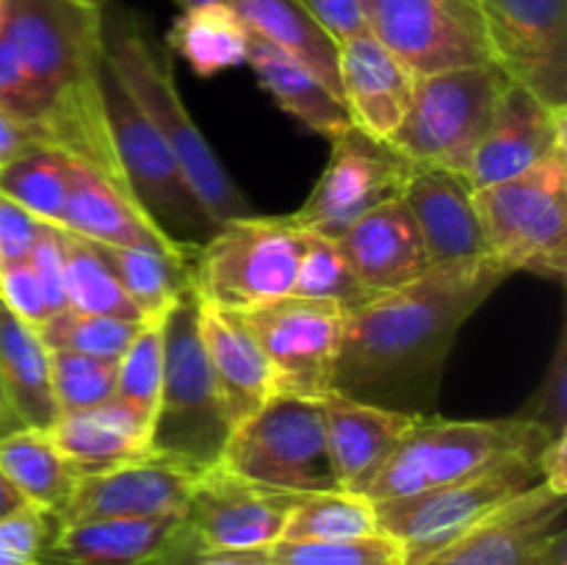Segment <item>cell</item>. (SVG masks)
Segmentation results:
<instances>
[{"label":"cell","instance_id":"obj_54","mask_svg":"<svg viewBox=\"0 0 567 565\" xmlns=\"http://www.w3.org/2000/svg\"><path fill=\"white\" fill-rule=\"evenodd\" d=\"M449 6H454V9H460V11H465V14H471V17H476V20H480V3H476V0H446Z\"/></svg>","mask_w":567,"mask_h":565},{"label":"cell","instance_id":"obj_20","mask_svg":"<svg viewBox=\"0 0 567 565\" xmlns=\"http://www.w3.org/2000/svg\"><path fill=\"white\" fill-rule=\"evenodd\" d=\"M402 199L419 225L430 266H474L496 260L487 247L474 188L465 175L443 166L413 164Z\"/></svg>","mask_w":567,"mask_h":565},{"label":"cell","instance_id":"obj_17","mask_svg":"<svg viewBox=\"0 0 567 565\" xmlns=\"http://www.w3.org/2000/svg\"><path fill=\"white\" fill-rule=\"evenodd\" d=\"M299 496L305 493L247 482L214 465L194 482L181 526L205 548H269L282 537Z\"/></svg>","mask_w":567,"mask_h":565},{"label":"cell","instance_id":"obj_55","mask_svg":"<svg viewBox=\"0 0 567 565\" xmlns=\"http://www.w3.org/2000/svg\"><path fill=\"white\" fill-rule=\"evenodd\" d=\"M183 11L197 9V6H210V3H227V0H175Z\"/></svg>","mask_w":567,"mask_h":565},{"label":"cell","instance_id":"obj_51","mask_svg":"<svg viewBox=\"0 0 567 565\" xmlns=\"http://www.w3.org/2000/svg\"><path fill=\"white\" fill-rule=\"evenodd\" d=\"M567 438H551L540 454L543 482L557 493H567Z\"/></svg>","mask_w":567,"mask_h":565},{"label":"cell","instance_id":"obj_36","mask_svg":"<svg viewBox=\"0 0 567 565\" xmlns=\"http://www.w3.org/2000/svg\"><path fill=\"white\" fill-rule=\"evenodd\" d=\"M380 532L377 504L363 493H305L288 513L280 541H343Z\"/></svg>","mask_w":567,"mask_h":565},{"label":"cell","instance_id":"obj_24","mask_svg":"<svg viewBox=\"0 0 567 565\" xmlns=\"http://www.w3.org/2000/svg\"><path fill=\"white\" fill-rule=\"evenodd\" d=\"M327 443L341 491L363 493L385 460L396 452L410 430L426 415L399 413L358 399L330 393L324 397Z\"/></svg>","mask_w":567,"mask_h":565},{"label":"cell","instance_id":"obj_29","mask_svg":"<svg viewBox=\"0 0 567 565\" xmlns=\"http://www.w3.org/2000/svg\"><path fill=\"white\" fill-rule=\"evenodd\" d=\"M247 64L277 105L313 133L332 138L352 125L347 103L330 86H324L308 66L255 33H249Z\"/></svg>","mask_w":567,"mask_h":565},{"label":"cell","instance_id":"obj_12","mask_svg":"<svg viewBox=\"0 0 567 565\" xmlns=\"http://www.w3.org/2000/svg\"><path fill=\"white\" fill-rule=\"evenodd\" d=\"M282 397L324 399L332 393L347 310L324 299L288 297L244 310Z\"/></svg>","mask_w":567,"mask_h":565},{"label":"cell","instance_id":"obj_6","mask_svg":"<svg viewBox=\"0 0 567 565\" xmlns=\"http://www.w3.org/2000/svg\"><path fill=\"white\" fill-rule=\"evenodd\" d=\"M487 247L509 271L563 280L567 271V147L474 192Z\"/></svg>","mask_w":567,"mask_h":565},{"label":"cell","instance_id":"obj_46","mask_svg":"<svg viewBox=\"0 0 567 565\" xmlns=\"http://www.w3.org/2000/svg\"><path fill=\"white\" fill-rule=\"evenodd\" d=\"M0 299L17 319L31 325L33 330H39L53 316L42 282H39L37 271L31 269L28 260L0 269Z\"/></svg>","mask_w":567,"mask_h":565},{"label":"cell","instance_id":"obj_37","mask_svg":"<svg viewBox=\"0 0 567 565\" xmlns=\"http://www.w3.org/2000/svg\"><path fill=\"white\" fill-rule=\"evenodd\" d=\"M291 294L293 297L336 302L347 314L374 297V294L360 286V280L354 277L349 260L343 258L336 238L316 236V233H308L305 255L299 260Z\"/></svg>","mask_w":567,"mask_h":565},{"label":"cell","instance_id":"obj_41","mask_svg":"<svg viewBox=\"0 0 567 565\" xmlns=\"http://www.w3.org/2000/svg\"><path fill=\"white\" fill-rule=\"evenodd\" d=\"M164 377V316L144 319L116 360V399L136 404L155 415Z\"/></svg>","mask_w":567,"mask_h":565},{"label":"cell","instance_id":"obj_56","mask_svg":"<svg viewBox=\"0 0 567 565\" xmlns=\"http://www.w3.org/2000/svg\"><path fill=\"white\" fill-rule=\"evenodd\" d=\"M83 3H89V6H97V9H103V6L109 3V0H83Z\"/></svg>","mask_w":567,"mask_h":565},{"label":"cell","instance_id":"obj_48","mask_svg":"<svg viewBox=\"0 0 567 565\" xmlns=\"http://www.w3.org/2000/svg\"><path fill=\"white\" fill-rule=\"evenodd\" d=\"M42 222L28 214L22 205L0 194V269L11 264L28 260L33 242L39 236Z\"/></svg>","mask_w":567,"mask_h":565},{"label":"cell","instance_id":"obj_53","mask_svg":"<svg viewBox=\"0 0 567 565\" xmlns=\"http://www.w3.org/2000/svg\"><path fill=\"white\" fill-rule=\"evenodd\" d=\"M20 421H17V415L11 413V408H9V402H6V397H3V388H0V438L3 435H9V432H14V430H20Z\"/></svg>","mask_w":567,"mask_h":565},{"label":"cell","instance_id":"obj_40","mask_svg":"<svg viewBox=\"0 0 567 565\" xmlns=\"http://www.w3.org/2000/svg\"><path fill=\"white\" fill-rule=\"evenodd\" d=\"M50 386H53L59 419L83 413L114 399L116 363L66 352V349H50Z\"/></svg>","mask_w":567,"mask_h":565},{"label":"cell","instance_id":"obj_23","mask_svg":"<svg viewBox=\"0 0 567 565\" xmlns=\"http://www.w3.org/2000/svg\"><path fill=\"white\" fill-rule=\"evenodd\" d=\"M338 75L352 125L369 136L391 142L408 114L419 78L371 33L338 44Z\"/></svg>","mask_w":567,"mask_h":565},{"label":"cell","instance_id":"obj_15","mask_svg":"<svg viewBox=\"0 0 567 565\" xmlns=\"http://www.w3.org/2000/svg\"><path fill=\"white\" fill-rule=\"evenodd\" d=\"M371 37L415 78L491 64L482 22L446 0H360Z\"/></svg>","mask_w":567,"mask_h":565},{"label":"cell","instance_id":"obj_10","mask_svg":"<svg viewBox=\"0 0 567 565\" xmlns=\"http://www.w3.org/2000/svg\"><path fill=\"white\" fill-rule=\"evenodd\" d=\"M507 81L493 61L419 78L408 114L388 144L410 164L465 175Z\"/></svg>","mask_w":567,"mask_h":565},{"label":"cell","instance_id":"obj_1","mask_svg":"<svg viewBox=\"0 0 567 565\" xmlns=\"http://www.w3.org/2000/svg\"><path fill=\"white\" fill-rule=\"evenodd\" d=\"M513 271L498 260L432 266L410 286L349 310L332 393L430 415L460 327Z\"/></svg>","mask_w":567,"mask_h":565},{"label":"cell","instance_id":"obj_34","mask_svg":"<svg viewBox=\"0 0 567 565\" xmlns=\"http://www.w3.org/2000/svg\"><path fill=\"white\" fill-rule=\"evenodd\" d=\"M72 155L59 147H33L0 166V194L37 216L39 222L59 225L64 219L70 192Z\"/></svg>","mask_w":567,"mask_h":565},{"label":"cell","instance_id":"obj_19","mask_svg":"<svg viewBox=\"0 0 567 565\" xmlns=\"http://www.w3.org/2000/svg\"><path fill=\"white\" fill-rule=\"evenodd\" d=\"M199 474L161 458L86 474L78 480L70 502L55 518L59 524L111 518H164L183 515Z\"/></svg>","mask_w":567,"mask_h":565},{"label":"cell","instance_id":"obj_25","mask_svg":"<svg viewBox=\"0 0 567 565\" xmlns=\"http://www.w3.org/2000/svg\"><path fill=\"white\" fill-rule=\"evenodd\" d=\"M48 432L81 476L136 463L153 454V413L116 397L83 413L61 415Z\"/></svg>","mask_w":567,"mask_h":565},{"label":"cell","instance_id":"obj_49","mask_svg":"<svg viewBox=\"0 0 567 565\" xmlns=\"http://www.w3.org/2000/svg\"><path fill=\"white\" fill-rule=\"evenodd\" d=\"M305 11L336 39L338 44L347 39L369 33L360 0H299Z\"/></svg>","mask_w":567,"mask_h":565},{"label":"cell","instance_id":"obj_9","mask_svg":"<svg viewBox=\"0 0 567 565\" xmlns=\"http://www.w3.org/2000/svg\"><path fill=\"white\" fill-rule=\"evenodd\" d=\"M540 454L543 449L513 454L504 463L468 480L432 487L415 496L380 502L377 504L380 532L402 543L408 565L424 563L426 557L452 546L465 532L540 485Z\"/></svg>","mask_w":567,"mask_h":565},{"label":"cell","instance_id":"obj_42","mask_svg":"<svg viewBox=\"0 0 567 565\" xmlns=\"http://www.w3.org/2000/svg\"><path fill=\"white\" fill-rule=\"evenodd\" d=\"M0 109L14 120L50 131L55 144L64 153H70V133H66V122L59 105L33 81L31 72L20 64L17 53L3 37H0Z\"/></svg>","mask_w":567,"mask_h":565},{"label":"cell","instance_id":"obj_32","mask_svg":"<svg viewBox=\"0 0 567 565\" xmlns=\"http://www.w3.org/2000/svg\"><path fill=\"white\" fill-rule=\"evenodd\" d=\"M166 44L188 61L197 75L210 78L247 64L249 31L227 3L186 9L166 33Z\"/></svg>","mask_w":567,"mask_h":565},{"label":"cell","instance_id":"obj_3","mask_svg":"<svg viewBox=\"0 0 567 565\" xmlns=\"http://www.w3.org/2000/svg\"><path fill=\"white\" fill-rule=\"evenodd\" d=\"M100 37L103 55L133 103L144 111L155 131L164 136L183 172L194 203L199 205L210 227L221 222L252 216V205L233 183L221 161L216 158L208 138L188 116L186 103L175 86L172 64L153 48L142 20L122 6L109 3L100 9Z\"/></svg>","mask_w":567,"mask_h":565},{"label":"cell","instance_id":"obj_8","mask_svg":"<svg viewBox=\"0 0 567 565\" xmlns=\"http://www.w3.org/2000/svg\"><path fill=\"white\" fill-rule=\"evenodd\" d=\"M216 465L277 491H341L327 443L324 399L275 393L258 413L233 427Z\"/></svg>","mask_w":567,"mask_h":565},{"label":"cell","instance_id":"obj_50","mask_svg":"<svg viewBox=\"0 0 567 565\" xmlns=\"http://www.w3.org/2000/svg\"><path fill=\"white\" fill-rule=\"evenodd\" d=\"M44 144H48V147H59L50 131L14 120V116L6 114V111L0 109V166H6L11 158L25 153V150L44 147Z\"/></svg>","mask_w":567,"mask_h":565},{"label":"cell","instance_id":"obj_21","mask_svg":"<svg viewBox=\"0 0 567 565\" xmlns=\"http://www.w3.org/2000/svg\"><path fill=\"white\" fill-rule=\"evenodd\" d=\"M61 227L111 247L150 249L194 260L197 244L181 242L158 225L131 194L83 161H72L70 192Z\"/></svg>","mask_w":567,"mask_h":565},{"label":"cell","instance_id":"obj_35","mask_svg":"<svg viewBox=\"0 0 567 565\" xmlns=\"http://www.w3.org/2000/svg\"><path fill=\"white\" fill-rule=\"evenodd\" d=\"M61 244H64V294L66 308L78 314L114 316L125 321H144L142 310L133 305L125 288L114 277L97 247L89 238L78 236L61 227Z\"/></svg>","mask_w":567,"mask_h":565},{"label":"cell","instance_id":"obj_57","mask_svg":"<svg viewBox=\"0 0 567 565\" xmlns=\"http://www.w3.org/2000/svg\"><path fill=\"white\" fill-rule=\"evenodd\" d=\"M6 3H9V0H0V22H3V14H6Z\"/></svg>","mask_w":567,"mask_h":565},{"label":"cell","instance_id":"obj_26","mask_svg":"<svg viewBox=\"0 0 567 565\" xmlns=\"http://www.w3.org/2000/svg\"><path fill=\"white\" fill-rule=\"evenodd\" d=\"M203 343L233 427L258 413L275 397V374L241 314L203 302Z\"/></svg>","mask_w":567,"mask_h":565},{"label":"cell","instance_id":"obj_45","mask_svg":"<svg viewBox=\"0 0 567 565\" xmlns=\"http://www.w3.org/2000/svg\"><path fill=\"white\" fill-rule=\"evenodd\" d=\"M144 565H269L266 548H205L177 530Z\"/></svg>","mask_w":567,"mask_h":565},{"label":"cell","instance_id":"obj_30","mask_svg":"<svg viewBox=\"0 0 567 565\" xmlns=\"http://www.w3.org/2000/svg\"><path fill=\"white\" fill-rule=\"evenodd\" d=\"M227 6L236 11L249 33L308 66L341 97L338 42L299 6V0H227Z\"/></svg>","mask_w":567,"mask_h":565},{"label":"cell","instance_id":"obj_14","mask_svg":"<svg viewBox=\"0 0 567 565\" xmlns=\"http://www.w3.org/2000/svg\"><path fill=\"white\" fill-rule=\"evenodd\" d=\"M493 64L546 103L567 109V0H476Z\"/></svg>","mask_w":567,"mask_h":565},{"label":"cell","instance_id":"obj_27","mask_svg":"<svg viewBox=\"0 0 567 565\" xmlns=\"http://www.w3.org/2000/svg\"><path fill=\"white\" fill-rule=\"evenodd\" d=\"M177 524L181 515L59 524L39 552L37 565H144Z\"/></svg>","mask_w":567,"mask_h":565},{"label":"cell","instance_id":"obj_7","mask_svg":"<svg viewBox=\"0 0 567 565\" xmlns=\"http://www.w3.org/2000/svg\"><path fill=\"white\" fill-rule=\"evenodd\" d=\"M305 242L308 233L291 216L252 214L221 222L194 255V288L203 302L233 314L288 297Z\"/></svg>","mask_w":567,"mask_h":565},{"label":"cell","instance_id":"obj_52","mask_svg":"<svg viewBox=\"0 0 567 565\" xmlns=\"http://www.w3.org/2000/svg\"><path fill=\"white\" fill-rule=\"evenodd\" d=\"M22 507H28V499L22 496L14 487V482L0 471V521H6L9 515L20 513Z\"/></svg>","mask_w":567,"mask_h":565},{"label":"cell","instance_id":"obj_22","mask_svg":"<svg viewBox=\"0 0 567 565\" xmlns=\"http://www.w3.org/2000/svg\"><path fill=\"white\" fill-rule=\"evenodd\" d=\"M336 242L360 286L374 297L410 286L432 269L424 238L402 197L369 210Z\"/></svg>","mask_w":567,"mask_h":565},{"label":"cell","instance_id":"obj_5","mask_svg":"<svg viewBox=\"0 0 567 565\" xmlns=\"http://www.w3.org/2000/svg\"><path fill=\"white\" fill-rule=\"evenodd\" d=\"M551 435L509 415L493 421L421 419L385 460L363 496L374 504L415 496L482 474L520 452H540Z\"/></svg>","mask_w":567,"mask_h":565},{"label":"cell","instance_id":"obj_13","mask_svg":"<svg viewBox=\"0 0 567 565\" xmlns=\"http://www.w3.org/2000/svg\"><path fill=\"white\" fill-rule=\"evenodd\" d=\"M100 94H103L111 150H114V161L120 166L127 194L158 225L169 222L172 227H181V230L208 225L199 205L194 203L186 181H183V172L172 155L169 144L155 131L153 122L144 116V111L133 103V97L105 59L103 70H100Z\"/></svg>","mask_w":567,"mask_h":565},{"label":"cell","instance_id":"obj_44","mask_svg":"<svg viewBox=\"0 0 567 565\" xmlns=\"http://www.w3.org/2000/svg\"><path fill=\"white\" fill-rule=\"evenodd\" d=\"M55 526L59 518L33 504L0 521V565H37L39 552Z\"/></svg>","mask_w":567,"mask_h":565},{"label":"cell","instance_id":"obj_4","mask_svg":"<svg viewBox=\"0 0 567 565\" xmlns=\"http://www.w3.org/2000/svg\"><path fill=\"white\" fill-rule=\"evenodd\" d=\"M203 297L186 288L164 314V377L150 452L203 474L219 463L233 424L203 343Z\"/></svg>","mask_w":567,"mask_h":565},{"label":"cell","instance_id":"obj_11","mask_svg":"<svg viewBox=\"0 0 567 565\" xmlns=\"http://www.w3.org/2000/svg\"><path fill=\"white\" fill-rule=\"evenodd\" d=\"M330 144L324 172L291 219L305 233L341 238L369 210L402 197L413 164L358 125L332 136Z\"/></svg>","mask_w":567,"mask_h":565},{"label":"cell","instance_id":"obj_33","mask_svg":"<svg viewBox=\"0 0 567 565\" xmlns=\"http://www.w3.org/2000/svg\"><path fill=\"white\" fill-rule=\"evenodd\" d=\"M100 258L109 264L120 286L125 288L127 297L133 299L144 319L164 316L169 305L181 297L186 288L194 286L192 264L194 260L175 258V255L150 253V249L131 247H111V244H97Z\"/></svg>","mask_w":567,"mask_h":565},{"label":"cell","instance_id":"obj_31","mask_svg":"<svg viewBox=\"0 0 567 565\" xmlns=\"http://www.w3.org/2000/svg\"><path fill=\"white\" fill-rule=\"evenodd\" d=\"M0 471L14 482L28 504L59 515L81 474L55 446L48 430L20 427L0 438Z\"/></svg>","mask_w":567,"mask_h":565},{"label":"cell","instance_id":"obj_2","mask_svg":"<svg viewBox=\"0 0 567 565\" xmlns=\"http://www.w3.org/2000/svg\"><path fill=\"white\" fill-rule=\"evenodd\" d=\"M0 37L59 105L70 133L72 158L94 166L125 188L100 94L105 55L97 6L83 0H9Z\"/></svg>","mask_w":567,"mask_h":565},{"label":"cell","instance_id":"obj_39","mask_svg":"<svg viewBox=\"0 0 567 565\" xmlns=\"http://www.w3.org/2000/svg\"><path fill=\"white\" fill-rule=\"evenodd\" d=\"M142 321L114 319V316L78 314V310H59L39 327V338L48 349H66V352L89 355L100 360H120L131 338Z\"/></svg>","mask_w":567,"mask_h":565},{"label":"cell","instance_id":"obj_28","mask_svg":"<svg viewBox=\"0 0 567 565\" xmlns=\"http://www.w3.org/2000/svg\"><path fill=\"white\" fill-rule=\"evenodd\" d=\"M0 388L22 427L50 430L59 421L50 386V349L0 299Z\"/></svg>","mask_w":567,"mask_h":565},{"label":"cell","instance_id":"obj_16","mask_svg":"<svg viewBox=\"0 0 567 565\" xmlns=\"http://www.w3.org/2000/svg\"><path fill=\"white\" fill-rule=\"evenodd\" d=\"M567 493L540 482L419 565H567Z\"/></svg>","mask_w":567,"mask_h":565},{"label":"cell","instance_id":"obj_43","mask_svg":"<svg viewBox=\"0 0 567 565\" xmlns=\"http://www.w3.org/2000/svg\"><path fill=\"white\" fill-rule=\"evenodd\" d=\"M518 419L540 427L551 438H567V332H559L557 349L551 355L543 382L526 408L520 410Z\"/></svg>","mask_w":567,"mask_h":565},{"label":"cell","instance_id":"obj_47","mask_svg":"<svg viewBox=\"0 0 567 565\" xmlns=\"http://www.w3.org/2000/svg\"><path fill=\"white\" fill-rule=\"evenodd\" d=\"M28 264L37 271L39 282L44 288L50 310L59 314L66 310V294H64V244H61V227L42 222L39 236L33 242L31 253H28Z\"/></svg>","mask_w":567,"mask_h":565},{"label":"cell","instance_id":"obj_38","mask_svg":"<svg viewBox=\"0 0 567 565\" xmlns=\"http://www.w3.org/2000/svg\"><path fill=\"white\" fill-rule=\"evenodd\" d=\"M269 565H408L402 543L385 532L343 541H277Z\"/></svg>","mask_w":567,"mask_h":565},{"label":"cell","instance_id":"obj_18","mask_svg":"<svg viewBox=\"0 0 567 565\" xmlns=\"http://www.w3.org/2000/svg\"><path fill=\"white\" fill-rule=\"evenodd\" d=\"M563 147H567V109L507 81L465 177L476 192L532 170Z\"/></svg>","mask_w":567,"mask_h":565}]
</instances>
